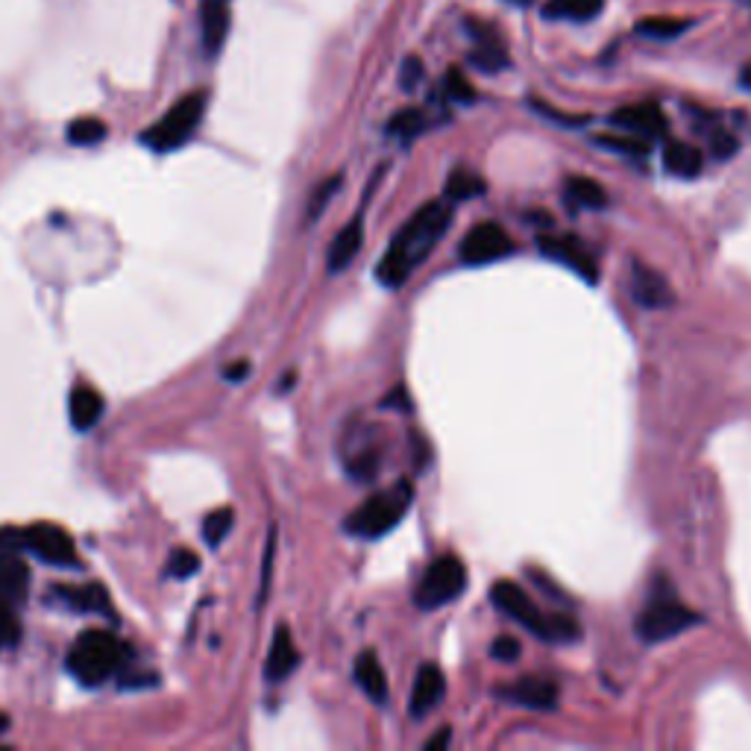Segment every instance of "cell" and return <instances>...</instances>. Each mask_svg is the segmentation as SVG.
Instances as JSON below:
<instances>
[{
    "mask_svg": "<svg viewBox=\"0 0 751 751\" xmlns=\"http://www.w3.org/2000/svg\"><path fill=\"white\" fill-rule=\"evenodd\" d=\"M452 223V209L447 203H425L405 227L397 232L391 247L384 250L376 268V279L388 288H400L420 264L441 244Z\"/></svg>",
    "mask_w": 751,
    "mask_h": 751,
    "instance_id": "6da1fadb",
    "label": "cell"
},
{
    "mask_svg": "<svg viewBox=\"0 0 751 751\" xmlns=\"http://www.w3.org/2000/svg\"><path fill=\"white\" fill-rule=\"evenodd\" d=\"M490 599H493V604L505 617L520 622L523 629H529L531 634H538L540 640H549V643H575L581 638L579 622L567 617V613H552V617L543 613L538 604L531 602L529 593L520 584H514V581H497L490 588Z\"/></svg>",
    "mask_w": 751,
    "mask_h": 751,
    "instance_id": "7a4b0ae2",
    "label": "cell"
},
{
    "mask_svg": "<svg viewBox=\"0 0 751 751\" xmlns=\"http://www.w3.org/2000/svg\"><path fill=\"white\" fill-rule=\"evenodd\" d=\"M414 502V484L409 479H400L393 488L373 493L368 502H361L350 517H347V531L356 538L376 540L393 531L402 523V517Z\"/></svg>",
    "mask_w": 751,
    "mask_h": 751,
    "instance_id": "3957f363",
    "label": "cell"
},
{
    "mask_svg": "<svg viewBox=\"0 0 751 751\" xmlns=\"http://www.w3.org/2000/svg\"><path fill=\"white\" fill-rule=\"evenodd\" d=\"M123 645L114 640V634L100 629L82 631L77 643L68 652V672L80 681L82 687L107 684L114 672L121 670Z\"/></svg>",
    "mask_w": 751,
    "mask_h": 751,
    "instance_id": "277c9868",
    "label": "cell"
},
{
    "mask_svg": "<svg viewBox=\"0 0 751 751\" xmlns=\"http://www.w3.org/2000/svg\"><path fill=\"white\" fill-rule=\"evenodd\" d=\"M206 112V91H191L186 98H180L168 112L141 132V144L156 153H171V150L182 148L191 136L197 132Z\"/></svg>",
    "mask_w": 751,
    "mask_h": 751,
    "instance_id": "5b68a950",
    "label": "cell"
},
{
    "mask_svg": "<svg viewBox=\"0 0 751 751\" xmlns=\"http://www.w3.org/2000/svg\"><path fill=\"white\" fill-rule=\"evenodd\" d=\"M0 547L16 549V552H30L33 558L53 563V567H74L77 563L74 538L53 523H33L27 529H3L0 531Z\"/></svg>",
    "mask_w": 751,
    "mask_h": 751,
    "instance_id": "8992f818",
    "label": "cell"
},
{
    "mask_svg": "<svg viewBox=\"0 0 751 751\" xmlns=\"http://www.w3.org/2000/svg\"><path fill=\"white\" fill-rule=\"evenodd\" d=\"M695 622H702V617L684 602H678L672 590H654V597L638 613L634 631L643 643H663V640L678 638Z\"/></svg>",
    "mask_w": 751,
    "mask_h": 751,
    "instance_id": "52a82bcc",
    "label": "cell"
},
{
    "mask_svg": "<svg viewBox=\"0 0 751 751\" xmlns=\"http://www.w3.org/2000/svg\"><path fill=\"white\" fill-rule=\"evenodd\" d=\"M467 590V567L461 558L443 555L425 570L423 581L414 593V604L420 611H438L443 604L455 602Z\"/></svg>",
    "mask_w": 751,
    "mask_h": 751,
    "instance_id": "ba28073f",
    "label": "cell"
},
{
    "mask_svg": "<svg viewBox=\"0 0 751 751\" xmlns=\"http://www.w3.org/2000/svg\"><path fill=\"white\" fill-rule=\"evenodd\" d=\"M538 247L547 259L563 264V268H570L572 273H579L581 279H588V282H597L599 279L597 256H593V250H590L581 238L570 236V232H563V236H540Z\"/></svg>",
    "mask_w": 751,
    "mask_h": 751,
    "instance_id": "9c48e42d",
    "label": "cell"
},
{
    "mask_svg": "<svg viewBox=\"0 0 751 751\" xmlns=\"http://www.w3.org/2000/svg\"><path fill=\"white\" fill-rule=\"evenodd\" d=\"M508 253H514V241L497 221L479 223L461 241V262L470 264V268L497 262V259Z\"/></svg>",
    "mask_w": 751,
    "mask_h": 751,
    "instance_id": "30bf717a",
    "label": "cell"
},
{
    "mask_svg": "<svg viewBox=\"0 0 751 751\" xmlns=\"http://www.w3.org/2000/svg\"><path fill=\"white\" fill-rule=\"evenodd\" d=\"M505 702L517 708H531V711H555L558 708V681L555 678L529 675L520 678L517 684L499 690Z\"/></svg>",
    "mask_w": 751,
    "mask_h": 751,
    "instance_id": "8fae6325",
    "label": "cell"
},
{
    "mask_svg": "<svg viewBox=\"0 0 751 751\" xmlns=\"http://www.w3.org/2000/svg\"><path fill=\"white\" fill-rule=\"evenodd\" d=\"M613 127H620L629 136H638V139H661L667 132V118H663L661 107L658 103H631V107H622L611 114Z\"/></svg>",
    "mask_w": 751,
    "mask_h": 751,
    "instance_id": "7c38bea8",
    "label": "cell"
},
{
    "mask_svg": "<svg viewBox=\"0 0 751 751\" xmlns=\"http://www.w3.org/2000/svg\"><path fill=\"white\" fill-rule=\"evenodd\" d=\"M443 695H447V678H443L441 667H434V663H423L420 672H417L414 690H411V702H409V713L414 719H423L443 702Z\"/></svg>",
    "mask_w": 751,
    "mask_h": 751,
    "instance_id": "4fadbf2b",
    "label": "cell"
},
{
    "mask_svg": "<svg viewBox=\"0 0 751 751\" xmlns=\"http://www.w3.org/2000/svg\"><path fill=\"white\" fill-rule=\"evenodd\" d=\"M631 294L643 309H667L675 302V291L658 270L645 268L643 262H634L631 268Z\"/></svg>",
    "mask_w": 751,
    "mask_h": 751,
    "instance_id": "5bb4252c",
    "label": "cell"
},
{
    "mask_svg": "<svg viewBox=\"0 0 751 751\" xmlns=\"http://www.w3.org/2000/svg\"><path fill=\"white\" fill-rule=\"evenodd\" d=\"M297 667H300V652H297L294 638H291V631H288L286 625H279L277 634H273V643H270L268 663H264V678H268L270 684H279V681H286Z\"/></svg>",
    "mask_w": 751,
    "mask_h": 751,
    "instance_id": "9a60e30c",
    "label": "cell"
},
{
    "mask_svg": "<svg viewBox=\"0 0 751 751\" xmlns=\"http://www.w3.org/2000/svg\"><path fill=\"white\" fill-rule=\"evenodd\" d=\"M103 397L100 391H94L91 384H77L71 397H68V414H71V423L80 432H89L94 425L100 423V417H103Z\"/></svg>",
    "mask_w": 751,
    "mask_h": 751,
    "instance_id": "2e32d148",
    "label": "cell"
},
{
    "mask_svg": "<svg viewBox=\"0 0 751 751\" xmlns=\"http://www.w3.org/2000/svg\"><path fill=\"white\" fill-rule=\"evenodd\" d=\"M27 584H30V570L21 561L16 549L0 547V597L9 602H21L27 597Z\"/></svg>",
    "mask_w": 751,
    "mask_h": 751,
    "instance_id": "e0dca14e",
    "label": "cell"
},
{
    "mask_svg": "<svg viewBox=\"0 0 751 751\" xmlns=\"http://www.w3.org/2000/svg\"><path fill=\"white\" fill-rule=\"evenodd\" d=\"M200 21H203V50L206 57H214L223 48L229 33V7L227 0H203L200 7Z\"/></svg>",
    "mask_w": 751,
    "mask_h": 751,
    "instance_id": "ac0fdd59",
    "label": "cell"
},
{
    "mask_svg": "<svg viewBox=\"0 0 751 751\" xmlns=\"http://www.w3.org/2000/svg\"><path fill=\"white\" fill-rule=\"evenodd\" d=\"M356 681H359V687L373 704L388 702V675H384L382 663H379L373 649H364L356 658Z\"/></svg>",
    "mask_w": 751,
    "mask_h": 751,
    "instance_id": "d6986e66",
    "label": "cell"
},
{
    "mask_svg": "<svg viewBox=\"0 0 751 751\" xmlns=\"http://www.w3.org/2000/svg\"><path fill=\"white\" fill-rule=\"evenodd\" d=\"M361 238H364V227H361V214H356L347 227L341 229L336 236V241H332V247H329V256H327V264L332 273H338V270H343L347 264L359 256L361 250Z\"/></svg>",
    "mask_w": 751,
    "mask_h": 751,
    "instance_id": "ffe728a7",
    "label": "cell"
},
{
    "mask_svg": "<svg viewBox=\"0 0 751 751\" xmlns=\"http://www.w3.org/2000/svg\"><path fill=\"white\" fill-rule=\"evenodd\" d=\"M663 168H667L672 177L690 180V177H699V173H702V153H699L693 144L670 141L667 150H663Z\"/></svg>",
    "mask_w": 751,
    "mask_h": 751,
    "instance_id": "44dd1931",
    "label": "cell"
},
{
    "mask_svg": "<svg viewBox=\"0 0 751 751\" xmlns=\"http://www.w3.org/2000/svg\"><path fill=\"white\" fill-rule=\"evenodd\" d=\"M567 200L581 209H604L608 206V191L590 177H570L567 180Z\"/></svg>",
    "mask_w": 751,
    "mask_h": 751,
    "instance_id": "7402d4cb",
    "label": "cell"
},
{
    "mask_svg": "<svg viewBox=\"0 0 751 751\" xmlns=\"http://www.w3.org/2000/svg\"><path fill=\"white\" fill-rule=\"evenodd\" d=\"M59 597L66 599V604L77 608L82 613L91 611H107L109 608V597L107 590L100 588V584H86V588H59Z\"/></svg>",
    "mask_w": 751,
    "mask_h": 751,
    "instance_id": "603a6c76",
    "label": "cell"
},
{
    "mask_svg": "<svg viewBox=\"0 0 751 751\" xmlns=\"http://www.w3.org/2000/svg\"><path fill=\"white\" fill-rule=\"evenodd\" d=\"M604 0H552L547 7L549 18H572V21H590L602 12Z\"/></svg>",
    "mask_w": 751,
    "mask_h": 751,
    "instance_id": "cb8c5ba5",
    "label": "cell"
},
{
    "mask_svg": "<svg viewBox=\"0 0 751 751\" xmlns=\"http://www.w3.org/2000/svg\"><path fill=\"white\" fill-rule=\"evenodd\" d=\"M107 123L100 121V118H77L68 127V141L77 144V148H94V144L107 139Z\"/></svg>",
    "mask_w": 751,
    "mask_h": 751,
    "instance_id": "d4e9b609",
    "label": "cell"
},
{
    "mask_svg": "<svg viewBox=\"0 0 751 751\" xmlns=\"http://www.w3.org/2000/svg\"><path fill=\"white\" fill-rule=\"evenodd\" d=\"M484 194V180L479 173L467 171V168H458L450 173L447 180V197L450 200H473V197Z\"/></svg>",
    "mask_w": 751,
    "mask_h": 751,
    "instance_id": "484cf974",
    "label": "cell"
},
{
    "mask_svg": "<svg viewBox=\"0 0 751 751\" xmlns=\"http://www.w3.org/2000/svg\"><path fill=\"white\" fill-rule=\"evenodd\" d=\"M690 21L687 18H645V21H638V33L645 36V39H678V36L684 33Z\"/></svg>",
    "mask_w": 751,
    "mask_h": 751,
    "instance_id": "4316f807",
    "label": "cell"
},
{
    "mask_svg": "<svg viewBox=\"0 0 751 751\" xmlns=\"http://www.w3.org/2000/svg\"><path fill=\"white\" fill-rule=\"evenodd\" d=\"M470 62H473L475 68L488 71V74H497V71H502V68L508 66V53L502 50V44L497 41V36H493V39H482L479 50H473V53H470Z\"/></svg>",
    "mask_w": 751,
    "mask_h": 751,
    "instance_id": "83f0119b",
    "label": "cell"
},
{
    "mask_svg": "<svg viewBox=\"0 0 751 751\" xmlns=\"http://www.w3.org/2000/svg\"><path fill=\"white\" fill-rule=\"evenodd\" d=\"M423 130H425V114L420 112V109H402V112L393 114L391 123H388V132L402 141L417 139Z\"/></svg>",
    "mask_w": 751,
    "mask_h": 751,
    "instance_id": "f1b7e54d",
    "label": "cell"
},
{
    "mask_svg": "<svg viewBox=\"0 0 751 751\" xmlns=\"http://www.w3.org/2000/svg\"><path fill=\"white\" fill-rule=\"evenodd\" d=\"M232 525H236V514L229 508H218L203 520V540L209 547H221L223 538L232 531Z\"/></svg>",
    "mask_w": 751,
    "mask_h": 751,
    "instance_id": "f546056e",
    "label": "cell"
},
{
    "mask_svg": "<svg viewBox=\"0 0 751 751\" xmlns=\"http://www.w3.org/2000/svg\"><path fill=\"white\" fill-rule=\"evenodd\" d=\"M597 144L613 150V153H625V156H645L649 153V148H652V141L638 139V136H599Z\"/></svg>",
    "mask_w": 751,
    "mask_h": 751,
    "instance_id": "4dcf8cb0",
    "label": "cell"
},
{
    "mask_svg": "<svg viewBox=\"0 0 751 751\" xmlns=\"http://www.w3.org/2000/svg\"><path fill=\"white\" fill-rule=\"evenodd\" d=\"M18 638H21V625H18V617L12 611V602L0 597V652L12 649Z\"/></svg>",
    "mask_w": 751,
    "mask_h": 751,
    "instance_id": "1f68e13d",
    "label": "cell"
},
{
    "mask_svg": "<svg viewBox=\"0 0 751 751\" xmlns=\"http://www.w3.org/2000/svg\"><path fill=\"white\" fill-rule=\"evenodd\" d=\"M200 570V558L191 552V549H173L171 558H168V575L173 579H188V575H194Z\"/></svg>",
    "mask_w": 751,
    "mask_h": 751,
    "instance_id": "d6a6232c",
    "label": "cell"
},
{
    "mask_svg": "<svg viewBox=\"0 0 751 751\" xmlns=\"http://www.w3.org/2000/svg\"><path fill=\"white\" fill-rule=\"evenodd\" d=\"M447 91H450V98L458 100V103H473L475 100V89L458 68L447 71Z\"/></svg>",
    "mask_w": 751,
    "mask_h": 751,
    "instance_id": "836d02e7",
    "label": "cell"
},
{
    "mask_svg": "<svg viewBox=\"0 0 751 751\" xmlns=\"http://www.w3.org/2000/svg\"><path fill=\"white\" fill-rule=\"evenodd\" d=\"M520 652H523V645H520V640L517 638H508V634H502L499 640H493V645H490V654L497 658V661H517L520 658Z\"/></svg>",
    "mask_w": 751,
    "mask_h": 751,
    "instance_id": "e575fe53",
    "label": "cell"
},
{
    "mask_svg": "<svg viewBox=\"0 0 751 751\" xmlns=\"http://www.w3.org/2000/svg\"><path fill=\"white\" fill-rule=\"evenodd\" d=\"M338 186H341V177H332V180H327L318 188V191H314V197H311V203H309V218H318V214L323 212V206L329 203V197L336 194Z\"/></svg>",
    "mask_w": 751,
    "mask_h": 751,
    "instance_id": "d590c367",
    "label": "cell"
},
{
    "mask_svg": "<svg viewBox=\"0 0 751 751\" xmlns=\"http://www.w3.org/2000/svg\"><path fill=\"white\" fill-rule=\"evenodd\" d=\"M420 80H423V62H420L417 57H409L405 62H402V71H400L402 89H405V91L417 89V82H420Z\"/></svg>",
    "mask_w": 751,
    "mask_h": 751,
    "instance_id": "8d00e7d4",
    "label": "cell"
},
{
    "mask_svg": "<svg viewBox=\"0 0 751 751\" xmlns=\"http://www.w3.org/2000/svg\"><path fill=\"white\" fill-rule=\"evenodd\" d=\"M529 579H534L540 584V590H543V593H549V597H555V599H561V602H567V597H563L561 590L555 588V584H552V581L547 579V575H543V572H538V570H529Z\"/></svg>",
    "mask_w": 751,
    "mask_h": 751,
    "instance_id": "74e56055",
    "label": "cell"
},
{
    "mask_svg": "<svg viewBox=\"0 0 751 751\" xmlns=\"http://www.w3.org/2000/svg\"><path fill=\"white\" fill-rule=\"evenodd\" d=\"M713 150H717V156H731L737 150V141L731 139V136H719V139H713Z\"/></svg>",
    "mask_w": 751,
    "mask_h": 751,
    "instance_id": "f35d334b",
    "label": "cell"
},
{
    "mask_svg": "<svg viewBox=\"0 0 751 751\" xmlns=\"http://www.w3.org/2000/svg\"><path fill=\"white\" fill-rule=\"evenodd\" d=\"M450 737H452L450 728H441V734L432 737V740H429V743H425V751H441V749H447V743H450Z\"/></svg>",
    "mask_w": 751,
    "mask_h": 751,
    "instance_id": "ab89813d",
    "label": "cell"
},
{
    "mask_svg": "<svg viewBox=\"0 0 751 751\" xmlns=\"http://www.w3.org/2000/svg\"><path fill=\"white\" fill-rule=\"evenodd\" d=\"M247 370H250V364H247V361H241V364H232V368H227V379H232V382H236V379H244Z\"/></svg>",
    "mask_w": 751,
    "mask_h": 751,
    "instance_id": "60d3db41",
    "label": "cell"
},
{
    "mask_svg": "<svg viewBox=\"0 0 751 751\" xmlns=\"http://www.w3.org/2000/svg\"><path fill=\"white\" fill-rule=\"evenodd\" d=\"M7 725H9V719L3 717V713H0V734H3V731H7Z\"/></svg>",
    "mask_w": 751,
    "mask_h": 751,
    "instance_id": "b9f144b4",
    "label": "cell"
},
{
    "mask_svg": "<svg viewBox=\"0 0 751 751\" xmlns=\"http://www.w3.org/2000/svg\"><path fill=\"white\" fill-rule=\"evenodd\" d=\"M514 3H531V0H514Z\"/></svg>",
    "mask_w": 751,
    "mask_h": 751,
    "instance_id": "7bdbcfd3",
    "label": "cell"
},
{
    "mask_svg": "<svg viewBox=\"0 0 751 751\" xmlns=\"http://www.w3.org/2000/svg\"><path fill=\"white\" fill-rule=\"evenodd\" d=\"M227 3H229V0H227Z\"/></svg>",
    "mask_w": 751,
    "mask_h": 751,
    "instance_id": "ee69618b",
    "label": "cell"
}]
</instances>
